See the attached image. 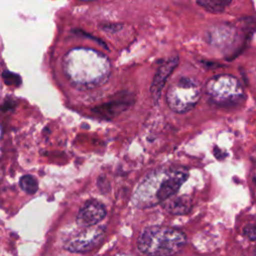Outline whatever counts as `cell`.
<instances>
[{"label":"cell","instance_id":"cell-4","mask_svg":"<svg viewBox=\"0 0 256 256\" xmlns=\"http://www.w3.org/2000/svg\"><path fill=\"white\" fill-rule=\"evenodd\" d=\"M200 98V89L196 82L187 77L173 81L167 91L166 101L169 108L176 113L191 110Z\"/></svg>","mask_w":256,"mask_h":256},{"label":"cell","instance_id":"cell-9","mask_svg":"<svg viewBox=\"0 0 256 256\" xmlns=\"http://www.w3.org/2000/svg\"><path fill=\"white\" fill-rule=\"evenodd\" d=\"M164 209L173 215H183L188 213L191 209L192 202L190 197L187 195H180V196H172L163 202Z\"/></svg>","mask_w":256,"mask_h":256},{"label":"cell","instance_id":"cell-16","mask_svg":"<svg viewBox=\"0 0 256 256\" xmlns=\"http://www.w3.org/2000/svg\"><path fill=\"white\" fill-rule=\"evenodd\" d=\"M255 256H256V250H255Z\"/></svg>","mask_w":256,"mask_h":256},{"label":"cell","instance_id":"cell-3","mask_svg":"<svg viewBox=\"0 0 256 256\" xmlns=\"http://www.w3.org/2000/svg\"><path fill=\"white\" fill-rule=\"evenodd\" d=\"M186 243L185 234L165 226L148 227L139 235L138 249L147 256H172Z\"/></svg>","mask_w":256,"mask_h":256},{"label":"cell","instance_id":"cell-12","mask_svg":"<svg viewBox=\"0 0 256 256\" xmlns=\"http://www.w3.org/2000/svg\"><path fill=\"white\" fill-rule=\"evenodd\" d=\"M243 233L249 240H252V241L256 240V225L248 224V225L244 226Z\"/></svg>","mask_w":256,"mask_h":256},{"label":"cell","instance_id":"cell-10","mask_svg":"<svg viewBox=\"0 0 256 256\" xmlns=\"http://www.w3.org/2000/svg\"><path fill=\"white\" fill-rule=\"evenodd\" d=\"M19 185L25 193L30 195L34 194L38 190V182L36 178L29 174H26L20 178Z\"/></svg>","mask_w":256,"mask_h":256},{"label":"cell","instance_id":"cell-14","mask_svg":"<svg viewBox=\"0 0 256 256\" xmlns=\"http://www.w3.org/2000/svg\"><path fill=\"white\" fill-rule=\"evenodd\" d=\"M103 28L109 32H117L122 28V26L118 24H108V25H104Z\"/></svg>","mask_w":256,"mask_h":256},{"label":"cell","instance_id":"cell-17","mask_svg":"<svg viewBox=\"0 0 256 256\" xmlns=\"http://www.w3.org/2000/svg\"><path fill=\"white\" fill-rule=\"evenodd\" d=\"M84 1H85V0H84Z\"/></svg>","mask_w":256,"mask_h":256},{"label":"cell","instance_id":"cell-6","mask_svg":"<svg viewBox=\"0 0 256 256\" xmlns=\"http://www.w3.org/2000/svg\"><path fill=\"white\" fill-rule=\"evenodd\" d=\"M105 236V228L102 226H90L71 235L64 243L66 250L70 252H89L98 246Z\"/></svg>","mask_w":256,"mask_h":256},{"label":"cell","instance_id":"cell-5","mask_svg":"<svg viewBox=\"0 0 256 256\" xmlns=\"http://www.w3.org/2000/svg\"><path fill=\"white\" fill-rule=\"evenodd\" d=\"M206 90L215 103L224 106L235 103L242 96L236 79L227 75L216 76L210 79L206 85Z\"/></svg>","mask_w":256,"mask_h":256},{"label":"cell","instance_id":"cell-8","mask_svg":"<svg viewBox=\"0 0 256 256\" xmlns=\"http://www.w3.org/2000/svg\"><path fill=\"white\" fill-rule=\"evenodd\" d=\"M179 61L178 56H173L168 58L165 62H163L157 69L151 87H150V92H151V96L152 99L154 100V102L156 103L158 101V99L161 96V92L163 90V87L166 83V80L168 79V77L170 76V74L172 73V71L174 70V68L177 66Z\"/></svg>","mask_w":256,"mask_h":256},{"label":"cell","instance_id":"cell-7","mask_svg":"<svg viewBox=\"0 0 256 256\" xmlns=\"http://www.w3.org/2000/svg\"><path fill=\"white\" fill-rule=\"evenodd\" d=\"M106 216V209L102 203L97 200H88L80 208L76 220L82 227L97 225Z\"/></svg>","mask_w":256,"mask_h":256},{"label":"cell","instance_id":"cell-11","mask_svg":"<svg viewBox=\"0 0 256 256\" xmlns=\"http://www.w3.org/2000/svg\"><path fill=\"white\" fill-rule=\"evenodd\" d=\"M3 79H4L5 83L8 84V85H16V86H18L20 84V82H21L20 77L17 74H14V73L9 72V71H5L3 73Z\"/></svg>","mask_w":256,"mask_h":256},{"label":"cell","instance_id":"cell-13","mask_svg":"<svg viewBox=\"0 0 256 256\" xmlns=\"http://www.w3.org/2000/svg\"><path fill=\"white\" fill-rule=\"evenodd\" d=\"M198 2L202 6H204L206 8H209V9H211V8L212 9H216V7H221V5L218 2V0H198Z\"/></svg>","mask_w":256,"mask_h":256},{"label":"cell","instance_id":"cell-1","mask_svg":"<svg viewBox=\"0 0 256 256\" xmlns=\"http://www.w3.org/2000/svg\"><path fill=\"white\" fill-rule=\"evenodd\" d=\"M64 72L78 89H92L107 82L111 74L109 59L90 48H74L63 60Z\"/></svg>","mask_w":256,"mask_h":256},{"label":"cell","instance_id":"cell-2","mask_svg":"<svg viewBox=\"0 0 256 256\" xmlns=\"http://www.w3.org/2000/svg\"><path fill=\"white\" fill-rule=\"evenodd\" d=\"M188 178L182 167L161 168L150 172L137 186L133 202L139 208H149L174 196Z\"/></svg>","mask_w":256,"mask_h":256},{"label":"cell","instance_id":"cell-15","mask_svg":"<svg viewBox=\"0 0 256 256\" xmlns=\"http://www.w3.org/2000/svg\"><path fill=\"white\" fill-rule=\"evenodd\" d=\"M231 1H232V0H223V5H224V7L227 6L228 4H230Z\"/></svg>","mask_w":256,"mask_h":256}]
</instances>
